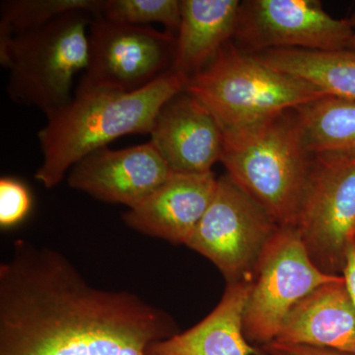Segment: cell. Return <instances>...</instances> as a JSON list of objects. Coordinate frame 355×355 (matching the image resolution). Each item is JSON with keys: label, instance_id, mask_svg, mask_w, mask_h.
<instances>
[{"label": "cell", "instance_id": "cell-1", "mask_svg": "<svg viewBox=\"0 0 355 355\" xmlns=\"http://www.w3.org/2000/svg\"><path fill=\"white\" fill-rule=\"evenodd\" d=\"M187 81L170 71L146 88L123 92L80 80L71 100L46 116L38 133L43 161L35 179L55 188L89 154L123 135L150 133L158 112Z\"/></svg>", "mask_w": 355, "mask_h": 355}, {"label": "cell", "instance_id": "cell-2", "mask_svg": "<svg viewBox=\"0 0 355 355\" xmlns=\"http://www.w3.org/2000/svg\"><path fill=\"white\" fill-rule=\"evenodd\" d=\"M224 132L220 162L232 180L280 226H296L313 155L294 110Z\"/></svg>", "mask_w": 355, "mask_h": 355}, {"label": "cell", "instance_id": "cell-3", "mask_svg": "<svg viewBox=\"0 0 355 355\" xmlns=\"http://www.w3.org/2000/svg\"><path fill=\"white\" fill-rule=\"evenodd\" d=\"M184 91L211 112L223 132L258 125L327 96L317 86L268 67L231 42L188 79Z\"/></svg>", "mask_w": 355, "mask_h": 355}, {"label": "cell", "instance_id": "cell-4", "mask_svg": "<svg viewBox=\"0 0 355 355\" xmlns=\"http://www.w3.org/2000/svg\"><path fill=\"white\" fill-rule=\"evenodd\" d=\"M93 14L74 11L34 31L0 40V62L9 72L7 93L46 116L71 100L74 76L88 64Z\"/></svg>", "mask_w": 355, "mask_h": 355}, {"label": "cell", "instance_id": "cell-5", "mask_svg": "<svg viewBox=\"0 0 355 355\" xmlns=\"http://www.w3.org/2000/svg\"><path fill=\"white\" fill-rule=\"evenodd\" d=\"M312 155L295 227L314 265L343 275L355 240V153Z\"/></svg>", "mask_w": 355, "mask_h": 355}, {"label": "cell", "instance_id": "cell-6", "mask_svg": "<svg viewBox=\"0 0 355 355\" xmlns=\"http://www.w3.org/2000/svg\"><path fill=\"white\" fill-rule=\"evenodd\" d=\"M279 228L261 205L224 175L186 246L212 261L227 284L252 282L261 254Z\"/></svg>", "mask_w": 355, "mask_h": 355}, {"label": "cell", "instance_id": "cell-7", "mask_svg": "<svg viewBox=\"0 0 355 355\" xmlns=\"http://www.w3.org/2000/svg\"><path fill=\"white\" fill-rule=\"evenodd\" d=\"M314 265L295 226H280L254 270L243 329L252 345L272 342L289 311L318 287L340 279Z\"/></svg>", "mask_w": 355, "mask_h": 355}, {"label": "cell", "instance_id": "cell-8", "mask_svg": "<svg viewBox=\"0 0 355 355\" xmlns=\"http://www.w3.org/2000/svg\"><path fill=\"white\" fill-rule=\"evenodd\" d=\"M176 35L93 15L83 83L135 92L172 71Z\"/></svg>", "mask_w": 355, "mask_h": 355}, {"label": "cell", "instance_id": "cell-9", "mask_svg": "<svg viewBox=\"0 0 355 355\" xmlns=\"http://www.w3.org/2000/svg\"><path fill=\"white\" fill-rule=\"evenodd\" d=\"M355 30L317 0L242 1L234 35L248 53L272 50L334 51L347 48Z\"/></svg>", "mask_w": 355, "mask_h": 355}, {"label": "cell", "instance_id": "cell-10", "mask_svg": "<svg viewBox=\"0 0 355 355\" xmlns=\"http://www.w3.org/2000/svg\"><path fill=\"white\" fill-rule=\"evenodd\" d=\"M150 336L103 313L78 312L53 320L0 345V355H146Z\"/></svg>", "mask_w": 355, "mask_h": 355}, {"label": "cell", "instance_id": "cell-11", "mask_svg": "<svg viewBox=\"0 0 355 355\" xmlns=\"http://www.w3.org/2000/svg\"><path fill=\"white\" fill-rule=\"evenodd\" d=\"M150 141L113 150L98 149L70 169L67 183L102 202L127 205L146 200L171 175Z\"/></svg>", "mask_w": 355, "mask_h": 355}, {"label": "cell", "instance_id": "cell-12", "mask_svg": "<svg viewBox=\"0 0 355 355\" xmlns=\"http://www.w3.org/2000/svg\"><path fill=\"white\" fill-rule=\"evenodd\" d=\"M149 141L172 172H212L220 162L224 132L216 116L186 91L171 98L154 120Z\"/></svg>", "mask_w": 355, "mask_h": 355}, {"label": "cell", "instance_id": "cell-13", "mask_svg": "<svg viewBox=\"0 0 355 355\" xmlns=\"http://www.w3.org/2000/svg\"><path fill=\"white\" fill-rule=\"evenodd\" d=\"M218 179L214 172H172L146 200L123 216L142 234L186 245L214 200Z\"/></svg>", "mask_w": 355, "mask_h": 355}, {"label": "cell", "instance_id": "cell-14", "mask_svg": "<svg viewBox=\"0 0 355 355\" xmlns=\"http://www.w3.org/2000/svg\"><path fill=\"white\" fill-rule=\"evenodd\" d=\"M275 340L355 355V306L342 277L296 303Z\"/></svg>", "mask_w": 355, "mask_h": 355}, {"label": "cell", "instance_id": "cell-15", "mask_svg": "<svg viewBox=\"0 0 355 355\" xmlns=\"http://www.w3.org/2000/svg\"><path fill=\"white\" fill-rule=\"evenodd\" d=\"M251 282L229 284L220 302L200 323L149 345L146 355H266L245 336L243 314Z\"/></svg>", "mask_w": 355, "mask_h": 355}, {"label": "cell", "instance_id": "cell-16", "mask_svg": "<svg viewBox=\"0 0 355 355\" xmlns=\"http://www.w3.org/2000/svg\"><path fill=\"white\" fill-rule=\"evenodd\" d=\"M241 1L182 0L172 71L188 80L234 38Z\"/></svg>", "mask_w": 355, "mask_h": 355}, {"label": "cell", "instance_id": "cell-17", "mask_svg": "<svg viewBox=\"0 0 355 355\" xmlns=\"http://www.w3.org/2000/svg\"><path fill=\"white\" fill-rule=\"evenodd\" d=\"M253 55L272 69L317 86L327 96L355 101V50H272Z\"/></svg>", "mask_w": 355, "mask_h": 355}, {"label": "cell", "instance_id": "cell-18", "mask_svg": "<svg viewBox=\"0 0 355 355\" xmlns=\"http://www.w3.org/2000/svg\"><path fill=\"white\" fill-rule=\"evenodd\" d=\"M311 154L355 153V101L324 96L294 110Z\"/></svg>", "mask_w": 355, "mask_h": 355}, {"label": "cell", "instance_id": "cell-19", "mask_svg": "<svg viewBox=\"0 0 355 355\" xmlns=\"http://www.w3.org/2000/svg\"><path fill=\"white\" fill-rule=\"evenodd\" d=\"M103 0H6L0 6V40L40 29L74 11L101 13Z\"/></svg>", "mask_w": 355, "mask_h": 355}, {"label": "cell", "instance_id": "cell-20", "mask_svg": "<svg viewBox=\"0 0 355 355\" xmlns=\"http://www.w3.org/2000/svg\"><path fill=\"white\" fill-rule=\"evenodd\" d=\"M182 0H103L101 15L113 22L135 26L162 24L176 35L181 22Z\"/></svg>", "mask_w": 355, "mask_h": 355}, {"label": "cell", "instance_id": "cell-21", "mask_svg": "<svg viewBox=\"0 0 355 355\" xmlns=\"http://www.w3.org/2000/svg\"><path fill=\"white\" fill-rule=\"evenodd\" d=\"M31 196L27 187L15 178L0 180V225L2 228L15 226L31 209Z\"/></svg>", "mask_w": 355, "mask_h": 355}, {"label": "cell", "instance_id": "cell-22", "mask_svg": "<svg viewBox=\"0 0 355 355\" xmlns=\"http://www.w3.org/2000/svg\"><path fill=\"white\" fill-rule=\"evenodd\" d=\"M266 355H352L336 350L307 347V345H289L272 340L261 347Z\"/></svg>", "mask_w": 355, "mask_h": 355}, {"label": "cell", "instance_id": "cell-23", "mask_svg": "<svg viewBox=\"0 0 355 355\" xmlns=\"http://www.w3.org/2000/svg\"><path fill=\"white\" fill-rule=\"evenodd\" d=\"M343 277L355 306V240L350 243L347 249V263L343 270Z\"/></svg>", "mask_w": 355, "mask_h": 355}, {"label": "cell", "instance_id": "cell-24", "mask_svg": "<svg viewBox=\"0 0 355 355\" xmlns=\"http://www.w3.org/2000/svg\"><path fill=\"white\" fill-rule=\"evenodd\" d=\"M347 49H350V50H355V31L354 36H352V38L350 39L349 44H347Z\"/></svg>", "mask_w": 355, "mask_h": 355}, {"label": "cell", "instance_id": "cell-25", "mask_svg": "<svg viewBox=\"0 0 355 355\" xmlns=\"http://www.w3.org/2000/svg\"><path fill=\"white\" fill-rule=\"evenodd\" d=\"M350 24H352V27L355 30V13L352 14V17L349 18Z\"/></svg>", "mask_w": 355, "mask_h": 355}]
</instances>
